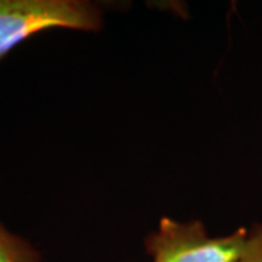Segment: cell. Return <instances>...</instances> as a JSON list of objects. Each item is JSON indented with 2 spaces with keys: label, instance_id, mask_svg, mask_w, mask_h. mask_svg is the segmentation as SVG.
I'll use <instances>...</instances> for the list:
<instances>
[{
  "label": "cell",
  "instance_id": "6da1fadb",
  "mask_svg": "<svg viewBox=\"0 0 262 262\" xmlns=\"http://www.w3.org/2000/svg\"><path fill=\"white\" fill-rule=\"evenodd\" d=\"M102 27V9L88 0H0V60L44 31L96 32Z\"/></svg>",
  "mask_w": 262,
  "mask_h": 262
},
{
  "label": "cell",
  "instance_id": "7a4b0ae2",
  "mask_svg": "<svg viewBox=\"0 0 262 262\" xmlns=\"http://www.w3.org/2000/svg\"><path fill=\"white\" fill-rule=\"evenodd\" d=\"M249 229L239 227L225 236L211 237L200 220L178 222L162 217L158 229L144 239L151 262H241Z\"/></svg>",
  "mask_w": 262,
  "mask_h": 262
},
{
  "label": "cell",
  "instance_id": "3957f363",
  "mask_svg": "<svg viewBox=\"0 0 262 262\" xmlns=\"http://www.w3.org/2000/svg\"><path fill=\"white\" fill-rule=\"evenodd\" d=\"M0 262H41V256L27 239L0 225Z\"/></svg>",
  "mask_w": 262,
  "mask_h": 262
},
{
  "label": "cell",
  "instance_id": "277c9868",
  "mask_svg": "<svg viewBox=\"0 0 262 262\" xmlns=\"http://www.w3.org/2000/svg\"><path fill=\"white\" fill-rule=\"evenodd\" d=\"M241 262H262V222L249 227L248 245Z\"/></svg>",
  "mask_w": 262,
  "mask_h": 262
}]
</instances>
